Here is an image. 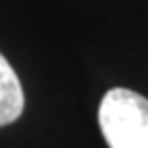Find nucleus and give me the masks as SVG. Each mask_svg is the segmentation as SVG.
Returning a JSON list of instances; mask_svg holds the SVG:
<instances>
[{
  "instance_id": "f257e3e1",
  "label": "nucleus",
  "mask_w": 148,
  "mask_h": 148,
  "mask_svg": "<svg viewBox=\"0 0 148 148\" xmlns=\"http://www.w3.org/2000/svg\"><path fill=\"white\" fill-rule=\"evenodd\" d=\"M99 125L109 148H148V99L130 88L107 90Z\"/></svg>"
},
{
  "instance_id": "f03ea898",
  "label": "nucleus",
  "mask_w": 148,
  "mask_h": 148,
  "mask_svg": "<svg viewBox=\"0 0 148 148\" xmlns=\"http://www.w3.org/2000/svg\"><path fill=\"white\" fill-rule=\"evenodd\" d=\"M25 107V95L16 72L0 53V127L16 121Z\"/></svg>"
}]
</instances>
